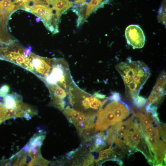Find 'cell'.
<instances>
[{"instance_id": "30", "label": "cell", "mask_w": 166, "mask_h": 166, "mask_svg": "<svg viewBox=\"0 0 166 166\" xmlns=\"http://www.w3.org/2000/svg\"><path fill=\"white\" fill-rule=\"evenodd\" d=\"M116 163H117V164H118L119 165H123V163L122 161L120 160V159L117 158L116 160Z\"/></svg>"}, {"instance_id": "24", "label": "cell", "mask_w": 166, "mask_h": 166, "mask_svg": "<svg viewBox=\"0 0 166 166\" xmlns=\"http://www.w3.org/2000/svg\"><path fill=\"white\" fill-rule=\"evenodd\" d=\"M114 133L116 136L121 138L124 137L128 132L121 129H114Z\"/></svg>"}, {"instance_id": "1", "label": "cell", "mask_w": 166, "mask_h": 166, "mask_svg": "<svg viewBox=\"0 0 166 166\" xmlns=\"http://www.w3.org/2000/svg\"><path fill=\"white\" fill-rule=\"evenodd\" d=\"M116 68L124 82L127 98L133 102L151 75L149 68L142 62L129 58L118 64Z\"/></svg>"}, {"instance_id": "8", "label": "cell", "mask_w": 166, "mask_h": 166, "mask_svg": "<svg viewBox=\"0 0 166 166\" xmlns=\"http://www.w3.org/2000/svg\"><path fill=\"white\" fill-rule=\"evenodd\" d=\"M125 36L127 43L133 48H141L144 45L145 36L142 29L137 25L128 26L125 30Z\"/></svg>"}, {"instance_id": "29", "label": "cell", "mask_w": 166, "mask_h": 166, "mask_svg": "<svg viewBox=\"0 0 166 166\" xmlns=\"http://www.w3.org/2000/svg\"><path fill=\"white\" fill-rule=\"evenodd\" d=\"M86 0H74V3L77 4H84Z\"/></svg>"}, {"instance_id": "12", "label": "cell", "mask_w": 166, "mask_h": 166, "mask_svg": "<svg viewBox=\"0 0 166 166\" xmlns=\"http://www.w3.org/2000/svg\"><path fill=\"white\" fill-rule=\"evenodd\" d=\"M46 85L49 89L51 100H65L68 95L67 91L57 84Z\"/></svg>"}, {"instance_id": "15", "label": "cell", "mask_w": 166, "mask_h": 166, "mask_svg": "<svg viewBox=\"0 0 166 166\" xmlns=\"http://www.w3.org/2000/svg\"><path fill=\"white\" fill-rule=\"evenodd\" d=\"M134 115L133 114L130 118L123 122L117 123L112 127L114 129H121L128 132L132 129L133 124Z\"/></svg>"}, {"instance_id": "28", "label": "cell", "mask_w": 166, "mask_h": 166, "mask_svg": "<svg viewBox=\"0 0 166 166\" xmlns=\"http://www.w3.org/2000/svg\"><path fill=\"white\" fill-rule=\"evenodd\" d=\"M93 95L96 97L101 99H105L106 96L105 95L98 92L94 93Z\"/></svg>"}, {"instance_id": "11", "label": "cell", "mask_w": 166, "mask_h": 166, "mask_svg": "<svg viewBox=\"0 0 166 166\" xmlns=\"http://www.w3.org/2000/svg\"><path fill=\"white\" fill-rule=\"evenodd\" d=\"M144 136L140 129L128 131L124 137L123 143L130 147H136Z\"/></svg>"}, {"instance_id": "26", "label": "cell", "mask_w": 166, "mask_h": 166, "mask_svg": "<svg viewBox=\"0 0 166 166\" xmlns=\"http://www.w3.org/2000/svg\"><path fill=\"white\" fill-rule=\"evenodd\" d=\"M9 86L6 85L2 86L0 89V92L5 94H7L10 91Z\"/></svg>"}, {"instance_id": "18", "label": "cell", "mask_w": 166, "mask_h": 166, "mask_svg": "<svg viewBox=\"0 0 166 166\" xmlns=\"http://www.w3.org/2000/svg\"><path fill=\"white\" fill-rule=\"evenodd\" d=\"M41 145H37L30 147L28 151V154L32 160L35 161L42 157L40 151Z\"/></svg>"}, {"instance_id": "32", "label": "cell", "mask_w": 166, "mask_h": 166, "mask_svg": "<svg viewBox=\"0 0 166 166\" xmlns=\"http://www.w3.org/2000/svg\"><path fill=\"white\" fill-rule=\"evenodd\" d=\"M2 122L0 121V125Z\"/></svg>"}, {"instance_id": "27", "label": "cell", "mask_w": 166, "mask_h": 166, "mask_svg": "<svg viewBox=\"0 0 166 166\" xmlns=\"http://www.w3.org/2000/svg\"><path fill=\"white\" fill-rule=\"evenodd\" d=\"M32 47L30 46L26 49L23 53V55L25 57H27L29 56Z\"/></svg>"}, {"instance_id": "23", "label": "cell", "mask_w": 166, "mask_h": 166, "mask_svg": "<svg viewBox=\"0 0 166 166\" xmlns=\"http://www.w3.org/2000/svg\"><path fill=\"white\" fill-rule=\"evenodd\" d=\"M157 128L160 134L164 141L166 142V126L165 124L161 122H158Z\"/></svg>"}, {"instance_id": "9", "label": "cell", "mask_w": 166, "mask_h": 166, "mask_svg": "<svg viewBox=\"0 0 166 166\" xmlns=\"http://www.w3.org/2000/svg\"><path fill=\"white\" fill-rule=\"evenodd\" d=\"M165 93L166 73L163 71L159 76L145 104L149 103L152 105L160 103L162 101Z\"/></svg>"}, {"instance_id": "21", "label": "cell", "mask_w": 166, "mask_h": 166, "mask_svg": "<svg viewBox=\"0 0 166 166\" xmlns=\"http://www.w3.org/2000/svg\"><path fill=\"white\" fill-rule=\"evenodd\" d=\"M147 99L141 96H138L133 102L132 105L138 108H142L145 105Z\"/></svg>"}, {"instance_id": "19", "label": "cell", "mask_w": 166, "mask_h": 166, "mask_svg": "<svg viewBox=\"0 0 166 166\" xmlns=\"http://www.w3.org/2000/svg\"><path fill=\"white\" fill-rule=\"evenodd\" d=\"M20 108L23 109L31 118L36 115L38 113L35 108L28 104L22 102L21 103Z\"/></svg>"}, {"instance_id": "7", "label": "cell", "mask_w": 166, "mask_h": 166, "mask_svg": "<svg viewBox=\"0 0 166 166\" xmlns=\"http://www.w3.org/2000/svg\"><path fill=\"white\" fill-rule=\"evenodd\" d=\"M29 57L34 68L33 73L41 79L47 77L52 67L53 58L42 57L32 53H30Z\"/></svg>"}, {"instance_id": "20", "label": "cell", "mask_w": 166, "mask_h": 166, "mask_svg": "<svg viewBox=\"0 0 166 166\" xmlns=\"http://www.w3.org/2000/svg\"><path fill=\"white\" fill-rule=\"evenodd\" d=\"M158 21L160 23L166 25V9L165 7L162 6L160 8L157 15Z\"/></svg>"}, {"instance_id": "17", "label": "cell", "mask_w": 166, "mask_h": 166, "mask_svg": "<svg viewBox=\"0 0 166 166\" xmlns=\"http://www.w3.org/2000/svg\"><path fill=\"white\" fill-rule=\"evenodd\" d=\"M103 0H90L89 2L83 5L85 10L86 17L87 18L93 11L100 6Z\"/></svg>"}, {"instance_id": "22", "label": "cell", "mask_w": 166, "mask_h": 166, "mask_svg": "<svg viewBox=\"0 0 166 166\" xmlns=\"http://www.w3.org/2000/svg\"><path fill=\"white\" fill-rule=\"evenodd\" d=\"M108 101H116L124 105L125 103L121 100V95L118 93L114 92L111 93V95L107 97Z\"/></svg>"}, {"instance_id": "2", "label": "cell", "mask_w": 166, "mask_h": 166, "mask_svg": "<svg viewBox=\"0 0 166 166\" xmlns=\"http://www.w3.org/2000/svg\"><path fill=\"white\" fill-rule=\"evenodd\" d=\"M69 104L72 107L83 113L96 114L108 101L101 100L80 89L73 81L68 90Z\"/></svg>"}, {"instance_id": "16", "label": "cell", "mask_w": 166, "mask_h": 166, "mask_svg": "<svg viewBox=\"0 0 166 166\" xmlns=\"http://www.w3.org/2000/svg\"><path fill=\"white\" fill-rule=\"evenodd\" d=\"M45 137V132H41L36 133L30 139L26 144L30 147L37 145H42L43 142Z\"/></svg>"}, {"instance_id": "4", "label": "cell", "mask_w": 166, "mask_h": 166, "mask_svg": "<svg viewBox=\"0 0 166 166\" xmlns=\"http://www.w3.org/2000/svg\"><path fill=\"white\" fill-rule=\"evenodd\" d=\"M46 85L57 84L65 90L73 81L67 62L63 58H53L52 67L46 77L41 79Z\"/></svg>"}, {"instance_id": "10", "label": "cell", "mask_w": 166, "mask_h": 166, "mask_svg": "<svg viewBox=\"0 0 166 166\" xmlns=\"http://www.w3.org/2000/svg\"><path fill=\"white\" fill-rule=\"evenodd\" d=\"M54 13L59 19L61 15L72 7L73 2L70 0H46Z\"/></svg>"}, {"instance_id": "6", "label": "cell", "mask_w": 166, "mask_h": 166, "mask_svg": "<svg viewBox=\"0 0 166 166\" xmlns=\"http://www.w3.org/2000/svg\"><path fill=\"white\" fill-rule=\"evenodd\" d=\"M96 116L97 117L95 126L96 131L105 130L110 126L118 123L114 113L112 101L99 110Z\"/></svg>"}, {"instance_id": "3", "label": "cell", "mask_w": 166, "mask_h": 166, "mask_svg": "<svg viewBox=\"0 0 166 166\" xmlns=\"http://www.w3.org/2000/svg\"><path fill=\"white\" fill-rule=\"evenodd\" d=\"M62 112L69 122L75 127L83 141L90 140L95 134L96 114L81 113L69 105L65 108Z\"/></svg>"}, {"instance_id": "14", "label": "cell", "mask_w": 166, "mask_h": 166, "mask_svg": "<svg viewBox=\"0 0 166 166\" xmlns=\"http://www.w3.org/2000/svg\"><path fill=\"white\" fill-rule=\"evenodd\" d=\"M22 96L17 93L6 94L5 96L4 107L15 109L18 103L22 102Z\"/></svg>"}, {"instance_id": "5", "label": "cell", "mask_w": 166, "mask_h": 166, "mask_svg": "<svg viewBox=\"0 0 166 166\" xmlns=\"http://www.w3.org/2000/svg\"><path fill=\"white\" fill-rule=\"evenodd\" d=\"M61 159L64 164L67 162L74 166L92 165L95 162L94 156L84 147H80L67 153L65 158Z\"/></svg>"}, {"instance_id": "25", "label": "cell", "mask_w": 166, "mask_h": 166, "mask_svg": "<svg viewBox=\"0 0 166 166\" xmlns=\"http://www.w3.org/2000/svg\"><path fill=\"white\" fill-rule=\"evenodd\" d=\"M147 135L157 140L160 139V135L157 128L149 133Z\"/></svg>"}, {"instance_id": "13", "label": "cell", "mask_w": 166, "mask_h": 166, "mask_svg": "<svg viewBox=\"0 0 166 166\" xmlns=\"http://www.w3.org/2000/svg\"><path fill=\"white\" fill-rule=\"evenodd\" d=\"M114 152L111 145L108 148L100 151L98 158L95 160L96 164L101 165L104 162L108 160L116 161L117 156L114 154Z\"/></svg>"}, {"instance_id": "31", "label": "cell", "mask_w": 166, "mask_h": 166, "mask_svg": "<svg viewBox=\"0 0 166 166\" xmlns=\"http://www.w3.org/2000/svg\"><path fill=\"white\" fill-rule=\"evenodd\" d=\"M41 18L39 17H37L35 19V20L36 22H39L41 21Z\"/></svg>"}]
</instances>
